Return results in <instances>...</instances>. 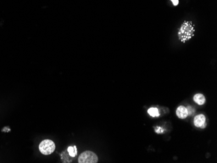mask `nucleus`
<instances>
[{
  "instance_id": "f257e3e1",
  "label": "nucleus",
  "mask_w": 217,
  "mask_h": 163,
  "mask_svg": "<svg viewBox=\"0 0 217 163\" xmlns=\"http://www.w3.org/2000/svg\"><path fill=\"white\" fill-rule=\"evenodd\" d=\"M194 26L193 23L188 21H185L182 23L177 33L179 40L183 43L189 40L194 37Z\"/></svg>"
},
{
  "instance_id": "f03ea898",
  "label": "nucleus",
  "mask_w": 217,
  "mask_h": 163,
  "mask_svg": "<svg viewBox=\"0 0 217 163\" xmlns=\"http://www.w3.org/2000/svg\"><path fill=\"white\" fill-rule=\"evenodd\" d=\"M55 150V144L51 140H44L39 145V150L45 155L51 154Z\"/></svg>"
},
{
  "instance_id": "7ed1b4c3",
  "label": "nucleus",
  "mask_w": 217,
  "mask_h": 163,
  "mask_svg": "<svg viewBox=\"0 0 217 163\" xmlns=\"http://www.w3.org/2000/svg\"><path fill=\"white\" fill-rule=\"evenodd\" d=\"M98 161L97 155L91 151H86L81 153L78 158L79 163H96Z\"/></svg>"
},
{
  "instance_id": "20e7f679",
  "label": "nucleus",
  "mask_w": 217,
  "mask_h": 163,
  "mask_svg": "<svg viewBox=\"0 0 217 163\" xmlns=\"http://www.w3.org/2000/svg\"><path fill=\"white\" fill-rule=\"evenodd\" d=\"M194 123L198 127H204L205 126V117L203 115H197L194 118Z\"/></svg>"
},
{
  "instance_id": "39448f33",
  "label": "nucleus",
  "mask_w": 217,
  "mask_h": 163,
  "mask_svg": "<svg viewBox=\"0 0 217 163\" xmlns=\"http://www.w3.org/2000/svg\"><path fill=\"white\" fill-rule=\"evenodd\" d=\"M176 115L178 116V118L181 119L186 118L188 116L187 109L184 106H179V107L176 110Z\"/></svg>"
},
{
  "instance_id": "423d86ee",
  "label": "nucleus",
  "mask_w": 217,
  "mask_h": 163,
  "mask_svg": "<svg viewBox=\"0 0 217 163\" xmlns=\"http://www.w3.org/2000/svg\"><path fill=\"white\" fill-rule=\"evenodd\" d=\"M193 100L198 105H204L205 102V98L204 95L202 94H196L194 96Z\"/></svg>"
},
{
  "instance_id": "0eeeda50",
  "label": "nucleus",
  "mask_w": 217,
  "mask_h": 163,
  "mask_svg": "<svg viewBox=\"0 0 217 163\" xmlns=\"http://www.w3.org/2000/svg\"><path fill=\"white\" fill-rule=\"evenodd\" d=\"M68 153L69 155L71 156V157H76V155H77V148L76 146H70L68 148Z\"/></svg>"
},
{
  "instance_id": "6e6552de",
  "label": "nucleus",
  "mask_w": 217,
  "mask_h": 163,
  "mask_svg": "<svg viewBox=\"0 0 217 163\" xmlns=\"http://www.w3.org/2000/svg\"><path fill=\"white\" fill-rule=\"evenodd\" d=\"M148 113L152 117H156V116H159V112L158 109L155 107L149 109L148 111Z\"/></svg>"
},
{
  "instance_id": "1a4fd4ad",
  "label": "nucleus",
  "mask_w": 217,
  "mask_h": 163,
  "mask_svg": "<svg viewBox=\"0 0 217 163\" xmlns=\"http://www.w3.org/2000/svg\"><path fill=\"white\" fill-rule=\"evenodd\" d=\"M163 131H164V129L161 127H157L155 128V131L157 133H163Z\"/></svg>"
},
{
  "instance_id": "9d476101",
  "label": "nucleus",
  "mask_w": 217,
  "mask_h": 163,
  "mask_svg": "<svg viewBox=\"0 0 217 163\" xmlns=\"http://www.w3.org/2000/svg\"><path fill=\"white\" fill-rule=\"evenodd\" d=\"M187 112H188V115H192L194 113V109L193 108H192L191 107H188L187 108Z\"/></svg>"
},
{
  "instance_id": "9b49d317",
  "label": "nucleus",
  "mask_w": 217,
  "mask_h": 163,
  "mask_svg": "<svg viewBox=\"0 0 217 163\" xmlns=\"http://www.w3.org/2000/svg\"><path fill=\"white\" fill-rule=\"evenodd\" d=\"M174 6H177L179 4V0H170Z\"/></svg>"
}]
</instances>
